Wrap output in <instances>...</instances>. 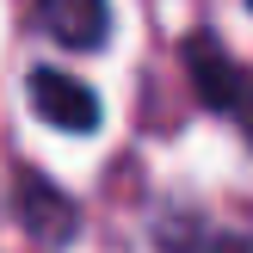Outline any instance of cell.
I'll return each mask as SVG.
<instances>
[{
    "label": "cell",
    "mask_w": 253,
    "mask_h": 253,
    "mask_svg": "<svg viewBox=\"0 0 253 253\" xmlns=\"http://www.w3.org/2000/svg\"><path fill=\"white\" fill-rule=\"evenodd\" d=\"M25 99H31V111L43 124H56L68 136H93L99 130V93L86 81H74V74H62V68H31Z\"/></svg>",
    "instance_id": "1"
},
{
    "label": "cell",
    "mask_w": 253,
    "mask_h": 253,
    "mask_svg": "<svg viewBox=\"0 0 253 253\" xmlns=\"http://www.w3.org/2000/svg\"><path fill=\"white\" fill-rule=\"evenodd\" d=\"M185 68H192V86H198L204 105H216V111H247V118H253V81L241 74V62H235L210 31H198L192 43H185Z\"/></svg>",
    "instance_id": "2"
},
{
    "label": "cell",
    "mask_w": 253,
    "mask_h": 253,
    "mask_svg": "<svg viewBox=\"0 0 253 253\" xmlns=\"http://www.w3.org/2000/svg\"><path fill=\"white\" fill-rule=\"evenodd\" d=\"M37 25L62 49H99L111 37V0H37Z\"/></svg>",
    "instance_id": "3"
},
{
    "label": "cell",
    "mask_w": 253,
    "mask_h": 253,
    "mask_svg": "<svg viewBox=\"0 0 253 253\" xmlns=\"http://www.w3.org/2000/svg\"><path fill=\"white\" fill-rule=\"evenodd\" d=\"M19 222H25L43 247H62L81 216H74V198H62L43 173H19Z\"/></svg>",
    "instance_id": "4"
},
{
    "label": "cell",
    "mask_w": 253,
    "mask_h": 253,
    "mask_svg": "<svg viewBox=\"0 0 253 253\" xmlns=\"http://www.w3.org/2000/svg\"><path fill=\"white\" fill-rule=\"evenodd\" d=\"M247 124H253V118H247Z\"/></svg>",
    "instance_id": "5"
}]
</instances>
